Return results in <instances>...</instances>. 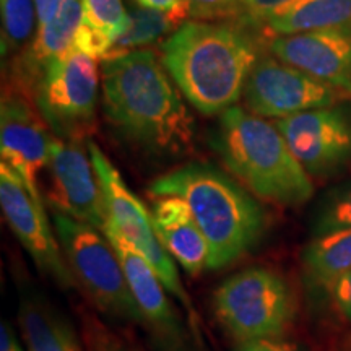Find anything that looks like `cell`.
<instances>
[{
	"label": "cell",
	"instance_id": "32",
	"mask_svg": "<svg viewBox=\"0 0 351 351\" xmlns=\"http://www.w3.org/2000/svg\"><path fill=\"white\" fill-rule=\"evenodd\" d=\"M34 2H36L38 10V29H41L52 20V16H54L57 10V5H59V0H34Z\"/></svg>",
	"mask_w": 351,
	"mask_h": 351
},
{
	"label": "cell",
	"instance_id": "1",
	"mask_svg": "<svg viewBox=\"0 0 351 351\" xmlns=\"http://www.w3.org/2000/svg\"><path fill=\"white\" fill-rule=\"evenodd\" d=\"M104 116L127 143L150 156L194 148L195 122L163 62L150 49L103 60Z\"/></svg>",
	"mask_w": 351,
	"mask_h": 351
},
{
	"label": "cell",
	"instance_id": "17",
	"mask_svg": "<svg viewBox=\"0 0 351 351\" xmlns=\"http://www.w3.org/2000/svg\"><path fill=\"white\" fill-rule=\"evenodd\" d=\"M152 219L161 245L184 271L197 275L208 269L207 239L186 202L174 195L156 197Z\"/></svg>",
	"mask_w": 351,
	"mask_h": 351
},
{
	"label": "cell",
	"instance_id": "18",
	"mask_svg": "<svg viewBox=\"0 0 351 351\" xmlns=\"http://www.w3.org/2000/svg\"><path fill=\"white\" fill-rule=\"evenodd\" d=\"M19 324L26 351H85L67 315L32 285H19Z\"/></svg>",
	"mask_w": 351,
	"mask_h": 351
},
{
	"label": "cell",
	"instance_id": "31",
	"mask_svg": "<svg viewBox=\"0 0 351 351\" xmlns=\"http://www.w3.org/2000/svg\"><path fill=\"white\" fill-rule=\"evenodd\" d=\"M0 351H25L16 337V332L5 320H2V327H0Z\"/></svg>",
	"mask_w": 351,
	"mask_h": 351
},
{
	"label": "cell",
	"instance_id": "26",
	"mask_svg": "<svg viewBox=\"0 0 351 351\" xmlns=\"http://www.w3.org/2000/svg\"><path fill=\"white\" fill-rule=\"evenodd\" d=\"M287 2H289V0H241L239 12L232 21L247 26V28L257 32L258 25H261L270 13L275 12L276 8L282 7L283 3Z\"/></svg>",
	"mask_w": 351,
	"mask_h": 351
},
{
	"label": "cell",
	"instance_id": "24",
	"mask_svg": "<svg viewBox=\"0 0 351 351\" xmlns=\"http://www.w3.org/2000/svg\"><path fill=\"white\" fill-rule=\"evenodd\" d=\"M351 228V181L328 189L315 204L311 215L314 236Z\"/></svg>",
	"mask_w": 351,
	"mask_h": 351
},
{
	"label": "cell",
	"instance_id": "30",
	"mask_svg": "<svg viewBox=\"0 0 351 351\" xmlns=\"http://www.w3.org/2000/svg\"><path fill=\"white\" fill-rule=\"evenodd\" d=\"M137 2L138 5L153 8V10L171 13V15L178 16L182 21L191 16V3L189 0H132Z\"/></svg>",
	"mask_w": 351,
	"mask_h": 351
},
{
	"label": "cell",
	"instance_id": "9",
	"mask_svg": "<svg viewBox=\"0 0 351 351\" xmlns=\"http://www.w3.org/2000/svg\"><path fill=\"white\" fill-rule=\"evenodd\" d=\"M243 96L249 111L274 121L351 101L346 91L278 59L269 46L258 57Z\"/></svg>",
	"mask_w": 351,
	"mask_h": 351
},
{
	"label": "cell",
	"instance_id": "22",
	"mask_svg": "<svg viewBox=\"0 0 351 351\" xmlns=\"http://www.w3.org/2000/svg\"><path fill=\"white\" fill-rule=\"evenodd\" d=\"M129 15V28L117 39L106 59H116V57H122L130 52L147 49V46L160 41L171 32H176L184 23L181 19L171 15V13L153 10V8L142 7L138 3L137 5L132 3Z\"/></svg>",
	"mask_w": 351,
	"mask_h": 351
},
{
	"label": "cell",
	"instance_id": "8",
	"mask_svg": "<svg viewBox=\"0 0 351 351\" xmlns=\"http://www.w3.org/2000/svg\"><path fill=\"white\" fill-rule=\"evenodd\" d=\"M98 85L96 59L77 49L46 69L33 99L56 137L88 140L96 121Z\"/></svg>",
	"mask_w": 351,
	"mask_h": 351
},
{
	"label": "cell",
	"instance_id": "23",
	"mask_svg": "<svg viewBox=\"0 0 351 351\" xmlns=\"http://www.w3.org/2000/svg\"><path fill=\"white\" fill-rule=\"evenodd\" d=\"M2 8V57L20 54L38 34V10L34 0H0Z\"/></svg>",
	"mask_w": 351,
	"mask_h": 351
},
{
	"label": "cell",
	"instance_id": "28",
	"mask_svg": "<svg viewBox=\"0 0 351 351\" xmlns=\"http://www.w3.org/2000/svg\"><path fill=\"white\" fill-rule=\"evenodd\" d=\"M326 291L330 296L337 313L351 322V270L333 280Z\"/></svg>",
	"mask_w": 351,
	"mask_h": 351
},
{
	"label": "cell",
	"instance_id": "25",
	"mask_svg": "<svg viewBox=\"0 0 351 351\" xmlns=\"http://www.w3.org/2000/svg\"><path fill=\"white\" fill-rule=\"evenodd\" d=\"M191 16L200 21H232L238 15L241 0H189Z\"/></svg>",
	"mask_w": 351,
	"mask_h": 351
},
{
	"label": "cell",
	"instance_id": "13",
	"mask_svg": "<svg viewBox=\"0 0 351 351\" xmlns=\"http://www.w3.org/2000/svg\"><path fill=\"white\" fill-rule=\"evenodd\" d=\"M51 127L23 88L3 80L0 104V153L20 174L34 199L43 200L39 192V174L47 168L51 155Z\"/></svg>",
	"mask_w": 351,
	"mask_h": 351
},
{
	"label": "cell",
	"instance_id": "2",
	"mask_svg": "<svg viewBox=\"0 0 351 351\" xmlns=\"http://www.w3.org/2000/svg\"><path fill=\"white\" fill-rule=\"evenodd\" d=\"M261 33L234 21H187L161 46V62L181 93L205 116L225 112L244 95L258 57Z\"/></svg>",
	"mask_w": 351,
	"mask_h": 351
},
{
	"label": "cell",
	"instance_id": "11",
	"mask_svg": "<svg viewBox=\"0 0 351 351\" xmlns=\"http://www.w3.org/2000/svg\"><path fill=\"white\" fill-rule=\"evenodd\" d=\"M0 205L7 225L36 269L59 288L78 287L44 202L34 199L20 174L7 163H0Z\"/></svg>",
	"mask_w": 351,
	"mask_h": 351
},
{
	"label": "cell",
	"instance_id": "6",
	"mask_svg": "<svg viewBox=\"0 0 351 351\" xmlns=\"http://www.w3.org/2000/svg\"><path fill=\"white\" fill-rule=\"evenodd\" d=\"M52 225L77 283L85 288L101 313L121 322L145 327L124 267L106 234L56 212Z\"/></svg>",
	"mask_w": 351,
	"mask_h": 351
},
{
	"label": "cell",
	"instance_id": "14",
	"mask_svg": "<svg viewBox=\"0 0 351 351\" xmlns=\"http://www.w3.org/2000/svg\"><path fill=\"white\" fill-rule=\"evenodd\" d=\"M103 232L119 256L132 293L143 315L145 327L150 332L156 348L160 351H195L189 330L182 326L171 304L169 291L155 269L130 247L114 228L106 225Z\"/></svg>",
	"mask_w": 351,
	"mask_h": 351
},
{
	"label": "cell",
	"instance_id": "7",
	"mask_svg": "<svg viewBox=\"0 0 351 351\" xmlns=\"http://www.w3.org/2000/svg\"><path fill=\"white\" fill-rule=\"evenodd\" d=\"M88 150L103 191L108 215L106 225L119 232L121 238L155 269L169 295L187 311L191 332L194 333L197 343L202 345L199 315L179 276L173 257L166 252L158 239L153 228L152 213L145 207L143 202L130 191L119 171L106 156V153L101 150L98 143L88 140Z\"/></svg>",
	"mask_w": 351,
	"mask_h": 351
},
{
	"label": "cell",
	"instance_id": "3",
	"mask_svg": "<svg viewBox=\"0 0 351 351\" xmlns=\"http://www.w3.org/2000/svg\"><path fill=\"white\" fill-rule=\"evenodd\" d=\"M152 195L182 199L208 244V269L239 262L258 247L270 226V215L238 179L208 163L192 161L155 178Z\"/></svg>",
	"mask_w": 351,
	"mask_h": 351
},
{
	"label": "cell",
	"instance_id": "21",
	"mask_svg": "<svg viewBox=\"0 0 351 351\" xmlns=\"http://www.w3.org/2000/svg\"><path fill=\"white\" fill-rule=\"evenodd\" d=\"M302 269L307 282L324 291L351 270V228L314 236L302 252Z\"/></svg>",
	"mask_w": 351,
	"mask_h": 351
},
{
	"label": "cell",
	"instance_id": "5",
	"mask_svg": "<svg viewBox=\"0 0 351 351\" xmlns=\"http://www.w3.org/2000/svg\"><path fill=\"white\" fill-rule=\"evenodd\" d=\"M213 311L238 341L282 339L296 317V298L275 270L251 267L219 285L213 293Z\"/></svg>",
	"mask_w": 351,
	"mask_h": 351
},
{
	"label": "cell",
	"instance_id": "19",
	"mask_svg": "<svg viewBox=\"0 0 351 351\" xmlns=\"http://www.w3.org/2000/svg\"><path fill=\"white\" fill-rule=\"evenodd\" d=\"M351 23V0H289L271 12L257 32L269 41Z\"/></svg>",
	"mask_w": 351,
	"mask_h": 351
},
{
	"label": "cell",
	"instance_id": "33",
	"mask_svg": "<svg viewBox=\"0 0 351 351\" xmlns=\"http://www.w3.org/2000/svg\"><path fill=\"white\" fill-rule=\"evenodd\" d=\"M345 351H351V339L346 341V345H345Z\"/></svg>",
	"mask_w": 351,
	"mask_h": 351
},
{
	"label": "cell",
	"instance_id": "4",
	"mask_svg": "<svg viewBox=\"0 0 351 351\" xmlns=\"http://www.w3.org/2000/svg\"><path fill=\"white\" fill-rule=\"evenodd\" d=\"M210 145L225 168L257 199L300 207L314 195V184L274 122L232 106L219 114Z\"/></svg>",
	"mask_w": 351,
	"mask_h": 351
},
{
	"label": "cell",
	"instance_id": "15",
	"mask_svg": "<svg viewBox=\"0 0 351 351\" xmlns=\"http://www.w3.org/2000/svg\"><path fill=\"white\" fill-rule=\"evenodd\" d=\"M267 46L278 59L351 95V23L274 38Z\"/></svg>",
	"mask_w": 351,
	"mask_h": 351
},
{
	"label": "cell",
	"instance_id": "20",
	"mask_svg": "<svg viewBox=\"0 0 351 351\" xmlns=\"http://www.w3.org/2000/svg\"><path fill=\"white\" fill-rule=\"evenodd\" d=\"M129 23L122 0H82V23L73 49L104 60Z\"/></svg>",
	"mask_w": 351,
	"mask_h": 351
},
{
	"label": "cell",
	"instance_id": "29",
	"mask_svg": "<svg viewBox=\"0 0 351 351\" xmlns=\"http://www.w3.org/2000/svg\"><path fill=\"white\" fill-rule=\"evenodd\" d=\"M232 351H302L300 346L282 339H263L251 341H238Z\"/></svg>",
	"mask_w": 351,
	"mask_h": 351
},
{
	"label": "cell",
	"instance_id": "16",
	"mask_svg": "<svg viewBox=\"0 0 351 351\" xmlns=\"http://www.w3.org/2000/svg\"><path fill=\"white\" fill-rule=\"evenodd\" d=\"M82 23V0H59L52 20L38 29L36 38L26 49L15 56L3 80L33 91L44 72L54 60L67 56L75 46V36Z\"/></svg>",
	"mask_w": 351,
	"mask_h": 351
},
{
	"label": "cell",
	"instance_id": "12",
	"mask_svg": "<svg viewBox=\"0 0 351 351\" xmlns=\"http://www.w3.org/2000/svg\"><path fill=\"white\" fill-rule=\"evenodd\" d=\"M46 200L56 213L103 231L108 215L88 140L52 138Z\"/></svg>",
	"mask_w": 351,
	"mask_h": 351
},
{
	"label": "cell",
	"instance_id": "10",
	"mask_svg": "<svg viewBox=\"0 0 351 351\" xmlns=\"http://www.w3.org/2000/svg\"><path fill=\"white\" fill-rule=\"evenodd\" d=\"M274 124L311 179L327 181L351 173V101Z\"/></svg>",
	"mask_w": 351,
	"mask_h": 351
},
{
	"label": "cell",
	"instance_id": "27",
	"mask_svg": "<svg viewBox=\"0 0 351 351\" xmlns=\"http://www.w3.org/2000/svg\"><path fill=\"white\" fill-rule=\"evenodd\" d=\"M85 348L86 351H127L124 343L95 317H88L85 322Z\"/></svg>",
	"mask_w": 351,
	"mask_h": 351
}]
</instances>
